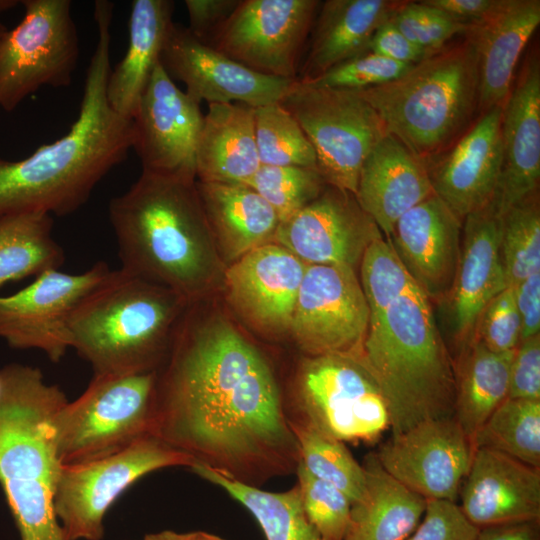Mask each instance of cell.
<instances>
[{"instance_id": "cell-1", "label": "cell", "mask_w": 540, "mask_h": 540, "mask_svg": "<svg viewBox=\"0 0 540 540\" xmlns=\"http://www.w3.org/2000/svg\"><path fill=\"white\" fill-rule=\"evenodd\" d=\"M151 434L256 487L296 472L300 462L271 364L225 323L189 328L178 338L156 372Z\"/></svg>"}, {"instance_id": "cell-2", "label": "cell", "mask_w": 540, "mask_h": 540, "mask_svg": "<svg viewBox=\"0 0 540 540\" xmlns=\"http://www.w3.org/2000/svg\"><path fill=\"white\" fill-rule=\"evenodd\" d=\"M113 9L110 1H95L98 40L86 73L79 114L70 130L24 159L0 158V218L75 212L132 148V121L113 110L106 95Z\"/></svg>"}, {"instance_id": "cell-3", "label": "cell", "mask_w": 540, "mask_h": 540, "mask_svg": "<svg viewBox=\"0 0 540 540\" xmlns=\"http://www.w3.org/2000/svg\"><path fill=\"white\" fill-rule=\"evenodd\" d=\"M121 270L160 281L181 297L206 280V244L211 231L196 180L142 171L138 180L109 203Z\"/></svg>"}, {"instance_id": "cell-4", "label": "cell", "mask_w": 540, "mask_h": 540, "mask_svg": "<svg viewBox=\"0 0 540 540\" xmlns=\"http://www.w3.org/2000/svg\"><path fill=\"white\" fill-rule=\"evenodd\" d=\"M358 360L381 391L392 434L454 416L453 357L435 322L431 301L419 287L370 315Z\"/></svg>"}, {"instance_id": "cell-5", "label": "cell", "mask_w": 540, "mask_h": 540, "mask_svg": "<svg viewBox=\"0 0 540 540\" xmlns=\"http://www.w3.org/2000/svg\"><path fill=\"white\" fill-rule=\"evenodd\" d=\"M67 401L36 367L0 369V485L21 540H66L54 509L63 465L53 420Z\"/></svg>"}, {"instance_id": "cell-6", "label": "cell", "mask_w": 540, "mask_h": 540, "mask_svg": "<svg viewBox=\"0 0 540 540\" xmlns=\"http://www.w3.org/2000/svg\"><path fill=\"white\" fill-rule=\"evenodd\" d=\"M464 36L392 81L355 90L387 133L423 161L451 147L478 111V53L473 40Z\"/></svg>"}, {"instance_id": "cell-7", "label": "cell", "mask_w": 540, "mask_h": 540, "mask_svg": "<svg viewBox=\"0 0 540 540\" xmlns=\"http://www.w3.org/2000/svg\"><path fill=\"white\" fill-rule=\"evenodd\" d=\"M181 296L121 269L88 294L72 314L69 346L94 375L156 372Z\"/></svg>"}, {"instance_id": "cell-8", "label": "cell", "mask_w": 540, "mask_h": 540, "mask_svg": "<svg viewBox=\"0 0 540 540\" xmlns=\"http://www.w3.org/2000/svg\"><path fill=\"white\" fill-rule=\"evenodd\" d=\"M156 372L93 375L85 391L53 420L61 464L74 465L120 452L153 436Z\"/></svg>"}, {"instance_id": "cell-9", "label": "cell", "mask_w": 540, "mask_h": 540, "mask_svg": "<svg viewBox=\"0 0 540 540\" xmlns=\"http://www.w3.org/2000/svg\"><path fill=\"white\" fill-rule=\"evenodd\" d=\"M286 407L289 420L343 443L373 441L389 428L379 387L352 357L305 356Z\"/></svg>"}, {"instance_id": "cell-10", "label": "cell", "mask_w": 540, "mask_h": 540, "mask_svg": "<svg viewBox=\"0 0 540 540\" xmlns=\"http://www.w3.org/2000/svg\"><path fill=\"white\" fill-rule=\"evenodd\" d=\"M280 103L311 143L326 184L355 195L364 159L388 134L376 111L355 90L299 81Z\"/></svg>"}, {"instance_id": "cell-11", "label": "cell", "mask_w": 540, "mask_h": 540, "mask_svg": "<svg viewBox=\"0 0 540 540\" xmlns=\"http://www.w3.org/2000/svg\"><path fill=\"white\" fill-rule=\"evenodd\" d=\"M195 460L155 436L115 454L62 466L54 509L66 540H102L104 516L140 478L156 470L191 467Z\"/></svg>"}, {"instance_id": "cell-12", "label": "cell", "mask_w": 540, "mask_h": 540, "mask_svg": "<svg viewBox=\"0 0 540 540\" xmlns=\"http://www.w3.org/2000/svg\"><path fill=\"white\" fill-rule=\"evenodd\" d=\"M20 3L23 19L0 39V107L5 111L42 86H69L79 56L70 0Z\"/></svg>"}, {"instance_id": "cell-13", "label": "cell", "mask_w": 540, "mask_h": 540, "mask_svg": "<svg viewBox=\"0 0 540 540\" xmlns=\"http://www.w3.org/2000/svg\"><path fill=\"white\" fill-rule=\"evenodd\" d=\"M320 3L240 0L207 44L258 73L297 80Z\"/></svg>"}, {"instance_id": "cell-14", "label": "cell", "mask_w": 540, "mask_h": 540, "mask_svg": "<svg viewBox=\"0 0 540 540\" xmlns=\"http://www.w3.org/2000/svg\"><path fill=\"white\" fill-rule=\"evenodd\" d=\"M369 321V307L355 269L306 266L289 328L305 356L358 360Z\"/></svg>"}, {"instance_id": "cell-15", "label": "cell", "mask_w": 540, "mask_h": 540, "mask_svg": "<svg viewBox=\"0 0 540 540\" xmlns=\"http://www.w3.org/2000/svg\"><path fill=\"white\" fill-rule=\"evenodd\" d=\"M112 271L102 261L80 274L50 269L20 291L0 296V338L12 348L37 349L59 362L70 348L72 314Z\"/></svg>"}, {"instance_id": "cell-16", "label": "cell", "mask_w": 540, "mask_h": 540, "mask_svg": "<svg viewBox=\"0 0 540 540\" xmlns=\"http://www.w3.org/2000/svg\"><path fill=\"white\" fill-rule=\"evenodd\" d=\"M204 115L160 62L154 68L132 121V148L142 171L196 179V149Z\"/></svg>"}, {"instance_id": "cell-17", "label": "cell", "mask_w": 540, "mask_h": 540, "mask_svg": "<svg viewBox=\"0 0 540 540\" xmlns=\"http://www.w3.org/2000/svg\"><path fill=\"white\" fill-rule=\"evenodd\" d=\"M160 64L196 102L244 103L253 108L278 103L297 80L258 73L198 40L173 23L160 55Z\"/></svg>"}, {"instance_id": "cell-18", "label": "cell", "mask_w": 540, "mask_h": 540, "mask_svg": "<svg viewBox=\"0 0 540 540\" xmlns=\"http://www.w3.org/2000/svg\"><path fill=\"white\" fill-rule=\"evenodd\" d=\"M474 452L453 416L391 434L375 453L385 471L412 492L455 502Z\"/></svg>"}, {"instance_id": "cell-19", "label": "cell", "mask_w": 540, "mask_h": 540, "mask_svg": "<svg viewBox=\"0 0 540 540\" xmlns=\"http://www.w3.org/2000/svg\"><path fill=\"white\" fill-rule=\"evenodd\" d=\"M383 236L354 194L328 185L287 220L273 239L307 265L355 269L368 245Z\"/></svg>"}, {"instance_id": "cell-20", "label": "cell", "mask_w": 540, "mask_h": 540, "mask_svg": "<svg viewBox=\"0 0 540 540\" xmlns=\"http://www.w3.org/2000/svg\"><path fill=\"white\" fill-rule=\"evenodd\" d=\"M506 287L500 254V216L489 202L463 220L457 270L442 300L456 355L472 342L486 304Z\"/></svg>"}, {"instance_id": "cell-21", "label": "cell", "mask_w": 540, "mask_h": 540, "mask_svg": "<svg viewBox=\"0 0 540 540\" xmlns=\"http://www.w3.org/2000/svg\"><path fill=\"white\" fill-rule=\"evenodd\" d=\"M502 107L477 122L444 152L425 160L433 192L463 221L493 198L502 164Z\"/></svg>"}, {"instance_id": "cell-22", "label": "cell", "mask_w": 540, "mask_h": 540, "mask_svg": "<svg viewBox=\"0 0 540 540\" xmlns=\"http://www.w3.org/2000/svg\"><path fill=\"white\" fill-rule=\"evenodd\" d=\"M462 223L435 194L411 208L387 237L399 260L430 301L448 294L458 266Z\"/></svg>"}, {"instance_id": "cell-23", "label": "cell", "mask_w": 540, "mask_h": 540, "mask_svg": "<svg viewBox=\"0 0 540 540\" xmlns=\"http://www.w3.org/2000/svg\"><path fill=\"white\" fill-rule=\"evenodd\" d=\"M500 133L501 171L490 201L499 216L539 190L540 61L536 53L525 61L502 107Z\"/></svg>"}, {"instance_id": "cell-24", "label": "cell", "mask_w": 540, "mask_h": 540, "mask_svg": "<svg viewBox=\"0 0 540 540\" xmlns=\"http://www.w3.org/2000/svg\"><path fill=\"white\" fill-rule=\"evenodd\" d=\"M465 479L459 507L477 528L540 521V468L477 448Z\"/></svg>"}, {"instance_id": "cell-25", "label": "cell", "mask_w": 540, "mask_h": 540, "mask_svg": "<svg viewBox=\"0 0 540 540\" xmlns=\"http://www.w3.org/2000/svg\"><path fill=\"white\" fill-rule=\"evenodd\" d=\"M306 266L277 243L258 246L226 271L230 299L260 328L289 330Z\"/></svg>"}, {"instance_id": "cell-26", "label": "cell", "mask_w": 540, "mask_h": 540, "mask_svg": "<svg viewBox=\"0 0 540 540\" xmlns=\"http://www.w3.org/2000/svg\"><path fill=\"white\" fill-rule=\"evenodd\" d=\"M433 193L425 162L386 134L364 159L354 196L387 238L403 214Z\"/></svg>"}, {"instance_id": "cell-27", "label": "cell", "mask_w": 540, "mask_h": 540, "mask_svg": "<svg viewBox=\"0 0 540 540\" xmlns=\"http://www.w3.org/2000/svg\"><path fill=\"white\" fill-rule=\"evenodd\" d=\"M539 24V0H498L487 16L470 23L465 35L478 53L480 115L503 107L520 55Z\"/></svg>"}, {"instance_id": "cell-28", "label": "cell", "mask_w": 540, "mask_h": 540, "mask_svg": "<svg viewBox=\"0 0 540 540\" xmlns=\"http://www.w3.org/2000/svg\"><path fill=\"white\" fill-rule=\"evenodd\" d=\"M404 1L326 0L314 19L297 81L308 82L367 51L376 30Z\"/></svg>"}, {"instance_id": "cell-29", "label": "cell", "mask_w": 540, "mask_h": 540, "mask_svg": "<svg viewBox=\"0 0 540 540\" xmlns=\"http://www.w3.org/2000/svg\"><path fill=\"white\" fill-rule=\"evenodd\" d=\"M260 166L254 108L244 103L208 104L196 149L199 181L246 184Z\"/></svg>"}, {"instance_id": "cell-30", "label": "cell", "mask_w": 540, "mask_h": 540, "mask_svg": "<svg viewBox=\"0 0 540 540\" xmlns=\"http://www.w3.org/2000/svg\"><path fill=\"white\" fill-rule=\"evenodd\" d=\"M174 2L134 0L129 42L122 60L111 69L106 95L118 114L131 119L160 55L172 24Z\"/></svg>"}, {"instance_id": "cell-31", "label": "cell", "mask_w": 540, "mask_h": 540, "mask_svg": "<svg viewBox=\"0 0 540 540\" xmlns=\"http://www.w3.org/2000/svg\"><path fill=\"white\" fill-rule=\"evenodd\" d=\"M361 465L366 490L351 504L344 540H406L423 517L427 500L388 474L375 452Z\"/></svg>"}, {"instance_id": "cell-32", "label": "cell", "mask_w": 540, "mask_h": 540, "mask_svg": "<svg viewBox=\"0 0 540 540\" xmlns=\"http://www.w3.org/2000/svg\"><path fill=\"white\" fill-rule=\"evenodd\" d=\"M197 190L211 230L240 257L273 239L279 219L256 191L245 184L200 182Z\"/></svg>"}, {"instance_id": "cell-33", "label": "cell", "mask_w": 540, "mask_h": 540, "mask_svg": "<svg viewBox=\"0 0 540 540\" xmlns=\"http://www.w3.org/2000/svg\"><path fill=\"white\" fill-rule=\"evenodd\" d=\"M514 350L497 353L472 341L453 358L454 418L472 444L482 425L508 397Z\"/></svg>"}, {"instance_id": "cell-34", "label": "cell", "mask_w": 540, "mask_h": 540, "mask_svg": "<svg viewBox=\"0 0 540 540\" xmlns=\"http://www.w3.org/2000/svg\"><path fill=\"white\" fill-rule=\"evenodd\" d=\"M190 469L219 486L255 518L266 540H322L307 519L296 484L283 492H269L226 477L195 463Z\"/></svg>"}, {"instance_id": "cell-35", "label": "cell", "mask_w": 540, "mask_h": 540, "mask_svg": "<svg viewBox=\"0 0 540 540\" xmlns=\"http://www.w3.org/2000/svg\"><path fill=\"white\" fill-rule=\"evenodd\" d=\"M46 213H23L0 218V287L10 281L59 269L64 252L52 234Z\"/></svg>"}, {"instance_id": "cell-36", "label": "cell", "mask_w": 540, "mask_h": 540, "mask_svg": "<svg viewBox=\"0 0 540 540\" xmlns=\"http://www.w3.org/2000/svg\"><path fill=\"white\" fill-rule=\"evenodd\" d=\"M473 446L540 468V400L507 398L479 429Z\"/></svg>"}, {"instance_id": "cell-37", "label": "cell", "mask_w": 540, "mask_h": 540, "mask_svg": "<svg viewBox=\"0 0 540 540\" xmlns=\"http://www.w3.org/2000/svg\"><path fill=\"white\" fill-rule=\"evenodd\" d=\"M300 451V462L315 477L343 492L351 504L366 490L364 470L343 442L327 437L301 423L289 420Z\"/></svg>"}, {"instance_id": "cell-38", "label": "cell", "mask_w": 540, "mask_h": 540, "mask_svg": "<svg viewBox=\"0 0 540 540\" xmlns=\"http://www.w3.org/2000/svg\"><path fill=\"white\" fill-rule=\"evenodd\" d=\"M500 254L508 286L540 271L539 190L500 216Z\"/></svg>"}, {"instance_id": "cell-39", "label": "cell", "mask_w": 540, "mask_h": 540, "mask_svg": "<svg viewBox=\"0 0 540 540\" xmlns=\"http://www.w3.org/2000/svg\"><path fill=\"white\" fill-rule=\"evenodd\" d=\"M254 127L261 165L317 168L311 143L280 102L254 108Z\"/></svg>"}, {"instance_id": "cell-40", "label": "cell", "mask_w": 540, "mask_h": 540, "mask_svg": "<svg viewBox=\"0 0 540 540\" xmlns=\"http://www.w3.org/2000/svg\"><path fill=\"white\" fill-rule=\"evenodd\" d=\"M276 212L279 222L296 214L327 186L317 168L261 165L245 184Z\"/></svg>"}, {"instance_id": "cell-41", "label": "cell", "mask_w": 540, "mask_h": 540, "mask_svg": "<svg viewBox=\"0 0 540 540\" xmlns=\"http://www.w3.org/2000/svg\"><path fill=\"white\" fill-rule=\"evenodd\" d=\"M359 268V281L370 315L382 312L397 298L418 287L383 236L368 245Z\"/></svg>"}, {"instance_id": "cell-42", "label": "cell", "mask_w": 540, "mask_h": 540, "mask_svg": "<svg viewBox=\"0 0 540 540\" xmlns=\"http://www.w3.org/2000/svg\"><path fill=\"white\" fill-rule=\"evenodd\" d=\"M295 473L305 515L321 539L344 540L350 520V500L336 487L313 476L301 462Z\"/></svg>"}, {"instance_id": "cell-43", "label": "cell", "mask_w": 540, "mask_h": 540, "mask_svg": "<svg viewBox=\"0 0 540 540\" xmlns=\"http://www.w3.org/2000/svg\"><path fill=\"white\" fill-rule=\"evenodd\" d=\"M390 20L406 39L430 53L442 50L455 35H465L470 25L421 1H405Z\"/></svg>"}, {"instance_id": "cell-44", "label": "cell", "mask_w": 540, "mask_h": 540, "mask_svg": "<svg viewBox=\"0 0 540 540\" xmlns=\"http://www.w3.org/2000/svg\"><path fill=\"white\" fill-rule=\"evenodd\" d=\"M411 66L365 52L336 65L311 81L301 83L315 87L362 90L392 81Z\"/></svg>"}, {"instance_id": "cell-45", "label": "cell", "mask_w": 540, "mask_h": 540, "mask_svg": "<svg viewBox=\"0 0 540 540\" xmlns=\"http://www.w3.org/2000/svg\"><path fill=\"white\" fill-rule=\"evenodd\" d=\"M520 334L521 323L514 290L508 286L495 295L482 310L472 341L481 343L493 352L503 353L517 347Z\"/></svg>"}, {"instance_id": "cell-46", "label": "cell", "mask_w": 540, "mask_h": 540, "mask_svg": "<svg viewBox=\"0 0 540 540\" xmlns=\"http://www.w3.org/2000/svg\"><path fill=\"white\" fill-rule=\"evenodd\" d=\"M478 532L455 502L428 499L422 522L406 540H475Z\"/></svg>"}, {"instance_id": "cell-47", "label": "cell", "mask_w": 540, "mask_h": 540, "mask_svg": "<svg viewBox=\"0 0 540 540\" xmlns=\"http://www.w3.org/2000/svg\"><path fill=\"white\" fill-rule=\"evenodd\" d=\"M507 398L540 400V334L520 340L515 348Z\"/></svg>"}, {"instance_id": "cell-48", "label": "cell", "mask_w": 540, "mask_h": 540, "mask_svg": "<svg viewBox=\"0 0 540 540\" xmlns=\"http://www.w3.org/2000/svg\"><path fill=\"white\" fill-rule=\"evenodd\" d=\"M239 3L240 0H185L189 31L207 44Z\"/></svg>"}, {"instance_id": "cell-49", "label": "cell", "mask_w": 540, "mask_h": 540, "mask_svg": "<svg viewBox=\"0 0 540 540\" xmlns=\"http://www.w3.org/2000/svg\"><path fill=\"white\" fill-rule=\"evenodd\" d=\"M400 63L414 65L434 54L423 50L394 26L391 20L381 25L370 39L367 51Z\"/></svg>"}, {"instance_id": "cell-50", "label": "cell", "mask_w": 540, "mask_h": 540, "mask_svg": "<svg viewBox=\"0 0 540 540\" xmlns=\"http://www.w3.org/2000/svg\"><path fill=\"white\" fill-rule=\"evenodd\" d=\"M511 287L520 317V340L540 334V271Z\"/></svg>"}, {"instance_id": "cell-51", "label": "cell", "mask_w": 540, "mask_h": 540, "mask_svg": "<svg viewBox=\"0 0 540 540\" xmlns=\"http://www.w3.org/2000/svg\"><path fill=\"white\" fill-rule=\"evenodd\" d=\"M421 2L464 23H474L487 16L498 0H425Z\"/></svg>"}, {"instance_id": "cell-52", "label": "cell", "mask_w": 540, "mask_h": 540, "mask_svg": "<svg viewBox=\"0 0 540 540\" xmlns=\"http://www.w3.org/2000/svg\"><path fill=\"white\" fill-rule=\"evenodd\" d=\"M475 540H540V521L481 528Z\"/></svg>"}, {"instance_id": "cell-53", "label": "cell", "mask_w": 540, "mask_h": 540, "mask_svg": "<svg viewBox=\"0 0 540 540\" xmlns=\"http://www.w3.org/2000/svg\"><path fill=\"white\" fill-rule=\"evenodd\" d=\"M143 540H190V532L178 533L171 530H164L161 532L148 534Z\"/></svg>"}, {"instance_id": "cell-54", "label": "cell", "mask_w": 540, "mask_h": 540, "mask_svg": "<svg viewBox=\"0 0 540 540\" xmlns=\"http://www.w3.org/2000/svg\"><path fill=\"white\" fill-rule=\"evenodd\" d=\"M19 3V1H15V0H0V15L13 8L14 6H16L17 4ZM7 31V28L6 26L2 23L1 19H0V39L1 37L4 35V33Z\"/></svg>"}, {"instance_id": "cell-55", "label": "cell", "mask_w": 540, "mask_h": 540, "mask_svg": "<svg viewBox=\"0 0 540 540\" xmlns=\"http://www.w3.org/2000/svg\"><path fill=\"white\" fill-rule=\"evenodd\" d=\"M190 540H225L217 535L204 532V531H195L190 532Z\"/></svg>"}]
</instances>
